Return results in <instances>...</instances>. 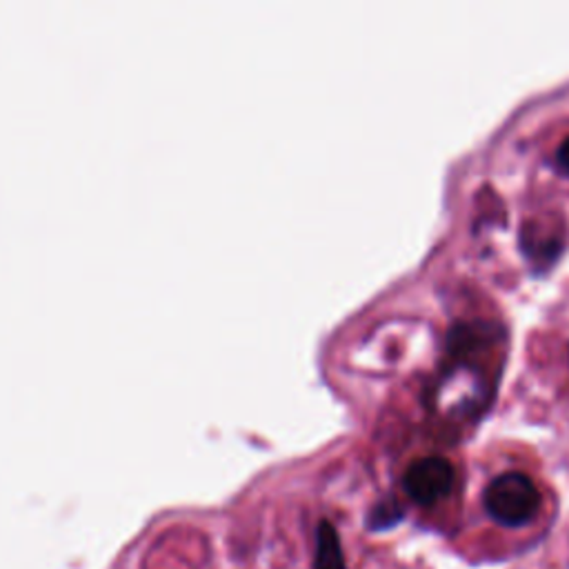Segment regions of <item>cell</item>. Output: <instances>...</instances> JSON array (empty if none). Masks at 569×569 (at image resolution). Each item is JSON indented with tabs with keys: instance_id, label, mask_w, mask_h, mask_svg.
<instances>
[{
	"instance_id": "7a4b0ae2",
	"label": "cell",
	"mask_w": 569,
	"mask_h": 569,
	"mask_svg": "<svg viewBox=\"0 0 569 569\" xmlns=\"http://www.w3.org/2000/svg\"><path fill=\"white\" fill-rule=\"evenodd\" d=\"M454 481L456 472L447 458L428 456L409 465L403 477V487L413 503L421 507H432L452 492Z\"/></svg>"
},
{
	"instance_id": "3957f363",
	"label": "cell",
	"mask_w": 569,
	"mask_h": 569,
	"mask_svg": "<svg viewBox=\"0 0 569 569\" xmlns=\"http://www.w3.org/2000/svg\"><path fill=\"white\" fill-rule=\"evenodd\" d=\"M312 569H347L341 536L330 521H321L317 528V549Z\"/></svg>"
},
{
	"instance_id": "5b68a950",
	"label": "cell",
	"mask_w": 569,
	"mask_h": 569,
	"mask_svg": "<svg viewBox=\"0 0 569 569\" xmlns=\"http://www.w3.org/2000/svg\"><path fill=\"white\" fill-rule=\"evenodd\" d=\"M556 161H558V165L562 168V172L569 174V138L558 147V151H556Z\"/></svg>"
},
{
	"instance_id": "6da1fadb",
	"label": "cell",
	"mask_w": 569,
	"mask_h": 569,
	"mask_svg": "<svg viewBox=\"0 0 569 569\" xmlns=\"http://www.w3.org/2000/svg\"><path fill=\"white\" fill-rule=\"evenodd\" d=\"M541 492L536 483L521 472H507L496 477L485 494L483 505L492 521L503 528H523L541 509Z\"/></svg>"
},
{
	"instance_id": "277c9868",
	"label": "cell",
	"mask_w": 569,
	"mask_h": 569,
	"mask_svg": "<svg viewBox=\"0 0 569 569\" xmlns=\"http://www.w3.org/2000/svg\"><path fill=\"white\" fill-rule=\"evenodd\" d=\"M400 519H403V509L398 507V503L396 500H383L372 509L368 525H370V530L379 532V530L394 528Z\"/></svg>"
}]
</instances>
